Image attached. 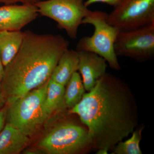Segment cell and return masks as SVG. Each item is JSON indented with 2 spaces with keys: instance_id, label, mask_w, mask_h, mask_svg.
<instances>
[{
  "instance_id": "8",
  "label": "cell",
  "mask_w": 154,
  "mask_h": 154,
  "mask_svg": "<svg viewBox=\"0 0 154 154\" xmlns=\"http://www.w3.org/2000/svg\"><path fill=\"white\" fill-rule=\"evenodd\" d=\"M117 56L128 57L138 60L154 55V23L143 28L119 31L114 43Z\"/></svg>"
},
{
  "instance_id": "16",
  "label": "cell",
  "mask_w": 154,
  "mask_h": 154,
  "mask_svg": "<svg viewBox=\"0 0 154 154\" xmlns=\"http://www.w3.org/2000/svg\"><path fill=\"white\" fill-rule=\"evenodd\" d=\"M141 130L133 131L131 137L125 141L119 142L116 147L113 154H142L140 143L141 138Z\"/></svg>"
},
{
  "instance_id": "13",
  "label": "cell",
  "mask_w": 154,
  "mask_h": 154,
  "mask_svg": "<svg viewBox=\"0 0 154 154\" xmlns=\"http://www.w3.org/2000/svg\"><path fill=\"white\" fill-rule=\"evenodd\" d=\"M24 32L0 31V56L4 67L16 56L21 47L24 38Z\"/></svg>"
},
{
  "instance_id": "11",
  "label": "cell",
  "mask_w": 154,
  "mask_h": 154,
  "mask_svg": "<svg viewBox=\"0 0 154 154\" xmlns=\"http://www.w3.org/2000/svg\"><path fill=\"white\" fill-rule=\"evenodd\" d=\"M30 143L29 137L6 122L0 133V154H19Z\"/></svg>"
},
{
  "instance_id": "10",
  "label": "cell",
  "mask_w": 154,
  "mask_h": 154,
  "mask_svg": "<svg viewBox=\"0 0 154 154\" xmlns=\"http://www.w3.org/2000/svg\"><path fill=\"white\" fill-rule=\"evenodd\" d=\"M79 53L78 70L82 78L84 87L86 91L93 89L98 80L106 73V60L94 52L88 51H77Z\"/></svg>"
},
{
  "instance_id": "5",
  "label": "cell",
  "mask_w": 154,
  "mask_h": 154,
  "mask_svg": "<svg viewBox=\"0 0 154 154\" xmlns=\"http://www.w3.org/2000/svg\"><path fill=\"white\" fill-rule=\"evenodd\" d=\"M92 145L88 130L72 122H64L51 129L38 143L49 154H72Z\"/></svg>"
},
{
  "instance_id": "9",
  "label": "cell",
  "mask_w": 154,
  "mask_h": 154,
  "mask_svg": "<svg viewBox=\"0 0 154 154\" xmlns=\"http://www.w3.org/2000/svg\"><path fill=\"white\" fill-rule=\"evenodd\" d=\"M38 14L35 4H14L0 7V31L21 30L35 20Z\"/></svg>"
},
{
  "instance_id": "14",
  "label": "cell",
  "mask_w": 154,
  "mask_h": 154,
  "mask_svg": "<svg viewBox=\"0 0 154 154\" xmlns=\"http://www.w3.org/2000/svg\"><path fill=\"white\" fill-rule=\"evenodd\" d=\"M65 86L50 79L44 102V110L47 119L65 106L64 94Z\"/></svg>"
},
{
  "instance_id": "18",
  "label": "cell",
  "mask_w": 154,
  "mask_h": 154,
  "mask_svg": "<svg viewBox=\"0 0 154 154\" xmlns=\"http://www.w3.org/2000/svg\"><path fill=\"white\" fill-rule=\"evenodd\" d=\"M42 0H0V4L5 5H14L17 3L22 4H35Z\"/></svg>"
},
{
  "instance_id": "22",
  "label": "cell",
  "mask_w": 154,
  "mask_h": 154,
  "mask_svg": "<svg viewBox=\"0 0 154 154\" xmlns=\"http://www.w3.org/2000/svg\"><path fill=\"white\" fill-rule=\"evenodd\" d=\"M109 150L107 148L99 149L96 154H108Z\"/></svg>"
},
{
  "instance_id": "2",
  "label": "cell",
  "mask_w": 154,
  "mask_h": 154,
  "mask_svg": "<svg viewBox=\"0 0 154 154\" xmlns=\"http://www.w3.org/2000/svg\"><path fill=\"white\" fill-rule=\"evenodd\" d=\"M21 47L5 67L1 89L8 105L50 79L69 42L60 35L38 34L26 30Z\"/></svg>"
},
{
  "instance_id": "7",
  "label": "cell",
  "mask_w": 154,
  "mask_h": 154,
  "mask_svg": "<svg viewBox=\"0 0 154 154\" xmlns=\"http://www.w3.org/2000/svg\"><path fill=\"white\" fill-rule=\"evenodd\" d=\"M107 22L120 31L153 24L154 0H122L108 14Z\"/></svg>"
},
{
  "instance_id": "15",
  "label": "cell",
  "mask_w": 154,
  "mask_h": 154,
  "mask_svg": "<svg viewBox=\"0 0 154 154\" xmlns=\"http://www.w3.org/2000/svg\"><path fill=\"white\" fill-rule=\"evenodd\" d=\"M66 86L64 94L65 104L66 107L71 109L82 100L85 89L81 75L77 72L73 74Z\"/></svg>"
},
{
  "instance_id": "6",
  "label": "cell",
  "mask_w": 154,
  "mask_h": 154,
  "mask_svg": "<svg viewBox=\"0 0 154 154\" xmlns=\"http://www.w3.org/2000/svg\"><path fill=\"white\" fill-rule=\"evenodd\" d=\"M35 5L39 14L57 22L59 28L73 39L77 38L79 27L91 11L84 0H42Z\"/></svg>"
},
{
  "instance_id": "1",
  "label": "cell",
  "mask_w": 154,
  "mask_h": 154,
  "mask_svg": "<svg viewBox=\"0 0 154 154\" xmlns=\"http://www.w3.org/2000/svg\"><path fill=\"white\" fill-rule=\"evenodd\" d=\"M123 87L118 79L106 73L70 110L87 127L92 145L98 149L112 148L136 126L135 106Z\"/></svg>"
},
{
  "instance_id": "19",
  "label": "cell",
  "mask_w": 154,
  "mask_h": 154,
  "mask_svg": "<svg viewBox=\"0 0 154 154\" xmlns=\"http://www.w3.org/2000/svg\"><path fill=\"white\" fill-rule=\"evenodd\" d=\"M7 105L0 109V133L2 130L6 123L7 115Z\"/></svg>"
},
{
  "instance_id": "21",
  "label": "cell",
  "mask_w": 154,
  "mask_h": 154,
  "mask_svg": "<svg viewBox=\"0 0 154 154\" xmlns=\"http://www.w3.org/2000/svg\"><path fill=\"white\" fill-rule=\"evenodd\" d=\"M5 99H4L2 94L1 82H0V109L4 107V106H5Z\"/></svg>"
},
{
  "instance_id": "12",
  "label": "cell",
  "mask_w": 154,
  "mask_h": 154,
  "mask_svg": "<svg viewBox=\"0 0 154 154\" xmlns=\"http://www.w3.org/2000/svg\"><path fill=\"white\" fill-rule=\"evenodd\" d=\"M79 53L76 50L67 49L61 55L50 79L64 86L79 69Z\"/></svg>"
},
{
  "instance_id": "17",
  "label": "cell",
  "mask_w": 154,
  "mask_h": 154,
  "mask_svg": "<svg viewBox=\"0 0 154 154\" xmlns=\"http://www.w3.org/2000/svg\"><path fill=\"white\" fill-rule=\"evenodd\" d=\"M122 1V0H87L85 2V5L86 7H88L94 3L102 2L113 6L114 8L118 6Z\"/></svg>"
},
{
  "instance_id": "20",
  "label": "cell",
  "mask_w": 154,
  "mask_h": 154,
  "mask_svg": "<svg viewBox=\"0 0 154 154\" xmlns=\"http://www.w3.org/2000/svg\"><path fill=\"white\" fill-rule=\"evenodd\" d=\"M4 72H5V67L3 65L1 59V56H0V82L2 80L4 76Z\"/></svg>"
},
{
  "instance_id": "4",
  "label": "cell",
  "mask_w": 154,
  "mask_h": 154,
  "mask_svg": "<svg viewBox=\"0 0 154 154\" xmlns=\"http://www.w3.org/2000/svg\"><path fill=\"white\" fill-rule=\"evenodd\" d=\"M108 14L101 11H90L82 24L94 26L91 36L83 37L78 42L77 51L94 52L104 58L110 67L119 70L120 65L114 50V43L119 30L107 22Z\"/></svg>"
},
{
  "instance_id": "3",
  "label": "cell",
  "mask_w": 154,
  "mask_h": 154,
  "mask_svg": "<svg viewBox=\"0 0 154 154\" xmlns=\"http://www.w3.org/2000/svg\"><path fill=\"white\" fill-rule=\"evenodd\" d=\"M48 80L7 105L6 123L15 127L29 137L38 131L47 119L44 102Z\"/></svg>"
}]
</instances>
